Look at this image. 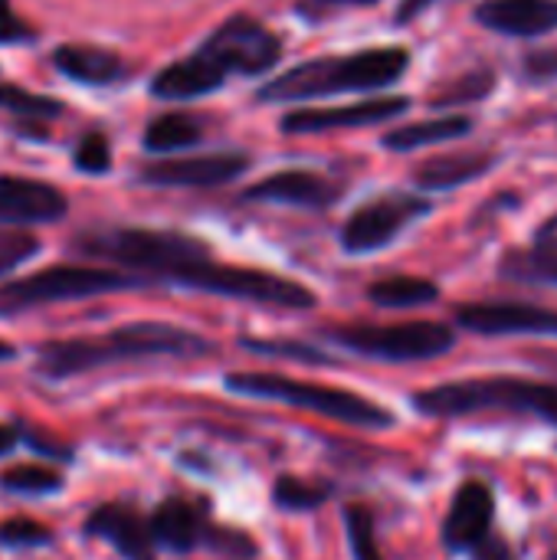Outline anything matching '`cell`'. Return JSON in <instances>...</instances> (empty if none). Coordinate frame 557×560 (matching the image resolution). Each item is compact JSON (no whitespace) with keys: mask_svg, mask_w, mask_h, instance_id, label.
<instances>
[{"mask_svg":"<svg viewBox=\"0 0 557 560\" xmlns=\"http://www.w3.org/2000/svg\"><path fill=\"white\" fill-rule=\"evenodd\" d=\"M210 341L167 322H128L108 335H82L66 341H46L36 348V374L46 381H66L76 374L148 361V358H204Z\"/></svg>","mask_w":557,"mask_h":560,"instance_id":"cell-1","label":"cell"},{"mask_svg":"<svg viewBox=\"0 0 557 560\" xmlns=\"http://www.w3.org/2000/svg\"><path fill=\"white\" fill-rule=\"evenodd\" d=\"M282 56V43L272 30L250 16L227 20L194 56L171 62L151 82L158 98H197L223 85L227 72L259 75Z\"/></svg>","mask_w":557,"mask_h":560,"instance_id":"cell-2","label":"cell"},{"mask_svg":"<svg viewBox=\"0 0 557 560\" xmlns=\"http://www.w3.org/2000/svg\"><path fill=\"white\" fill-rule=\"evenodd\" d=\"M414 410L430 420L466 417H529L557 427V384L515 374H483L437 384L410 397Z\"/></svg>","mask_w":557,"mask_h":560,"instance_id":"cell-3","label":"cell"},{"mask_svg":"<svg viewBox=\"0 0 557 560\" xmlns=\"http://www.w3.org/2000/svg\"><path fill=\"white\" fill-rule=\"evenodd\" d=\"M407 66H410V52L404 46H378V49H361L355 56H325L276 75L259 92V98L302 102L335 92H371L397 82L407 72Z\"/></svg>","mask_w":557,"mask_h":560,"instance_id":"cell-4","label":"cell"},{"mask_svg":"<svg viewBox=\"0 0 557 560\" xmlns=\"http://www.w3.org/2000/svg\"><path fill=\"white\" fill-rule=\"evenodd\" d=\"M79 253L95 256V259H108L118 262L125 269H131L144 285L148 282H167L177 285L181 276L187 269H194L197 262L210 259L207 243L187 236V233H174V230H102V233H89L76 243Z\"/></svg>","mask_w":557,"mask_h":560,"instance_id":"cell-5","label":"cell"},{"mask_svg":"<svg viewBox=\"0 0 557 560\" xmlns=\"http://www.w3.org/2000/svg\"><path fill=\"white\" fill-rule=\"evenodd\" d=\"M227 390L240 394V397H256V400H276L295 410H309L318 413L325 420L355 427V430H391L397 423V417L355 390L345 387H328V384H312V381H299V377H286V374H227Z\"/></svg>","mask_w":557,"mask_h":560,"instance_id":"cell-6","label":"cell"},{"mask_svg":"<svg viewBox=\"0 0 557 560\" xmlns=\"http://www.w3.org/2000/svg\"><path fill=\"white\" fill-rule=\"evenodd\" d=\"M325 338L348 354L387 364L437 361L456 348V328L443 322H397V325H338Z\"/></svg>","mask_w":557,"mask_h":560,"instance_id":"cell-7","label":"cell"},{"mask_svg":"<svg viewBox=\"0 0 557 560\" xmlns=\"http://www.w3.org/2000/svg\"><path fill=\"white\" fill-rule=\"evenodd\" d=\"M138 285L144 282L131 272L95 269V266H49V269H39L33 276L0 285V315H20L39 305L92 299L102 292H121V289H138Z\"/></svg>","mask_w":557,"mask_h":560,"instance_id":"cell-8","label":"cell"},{"mask_svg":"<svg viewBox=\"0 0 557 560\" xmlns=\"http://www.w3.org/2000/svg\"><path fill=\"white\" fill-rule=\"evenodd\" d=\"M177 285L194 289V292H207V295L240 299V302L292 308V312H309L318 305L315 292L295 279L263 272V269H246V266H227V262H217L213 256L197 262L194 269H187Z\"/></svg>","mask_w":557,"mask_h":560,"instance_id":"cell-9","label":"cell"},{"mask_svg":"<svg viewBox=\"0 0 557 560\" xmlns=\"http://www.w3.org/2000/svg\"><path fill=\"white\" fill-rule=\"evenodd\" d=\"M148 528H151L154 548L171 551V555H187L197 548H210L233 560H250L256 555V545L246 532L210 522V515L197 502L181 499V495L164 499L148 518Z\"/></svg>","mask_w":557,"mask_h":560,"instance_id":"cell-10","label":"cell"},{"mask_svg":"<svg viewBox=\"0 0 557 560\" xmlns=\"http://www.w3.org/2000/svg\"><path fill=\"white\" fill-rule=\"evenodd\" d=\"M433 210V203L427 197L417 194H381L368 203H361L341 226V246L351 256H364V253H378L384 246H391L407 226H414L417 220H423Z\"/></svg>","mask_w":557,"mask_h":560,"instance_id":"cell-11","label":"cell"},{"mask_svg":"<svg viewBox=\"0 0 557 560\" xmlns=\"http://www.w3.org/2000/svg\"><path fill=\"white\" fill-rule=\"evenodd\" d=\"M453 318L483 338H557V308L529 302H466Z\"/></svg>","mask_w":557,"mask_h":560,"instance_id":"cell-12","label":"cell"},{"mask_svg":"<svg viewBox=\"0 0 557 560\" xmlns=\"http://www.w3.org/2000/svg\"><path fill=\"white\" fill-rule=\"evenodd\" d=\"M496 489L483 479H463L440 525L443 548L450 555H469L489 532H496Z\"/></svg>","mask_w":557,"mask_h":560,"instance_id":"cell-13","label":"cell"},{"mask_svg":"<svg viewBox=\"0 0 557 560\" xmlns=\"http://www.w3.org/2000/svg\"><path fill=\"white\" fill-rule=\"evenodd\" d=\"M250 167L243 151H220V154H194V158H167L141 167L144 184L158 187H217L240 177Z\"/></svg>","mask_w":557,"mask_h":560,"instance_id":"cell-14","label":"cell"},{"mask_svg":"<svg viewBox=\"0 0 557 560\" xmlns=\"http://www.w3.org/2000/svg\"><path fill=\"white\" fill-rule=\"evenodd\" d=\"M82 535L112 545L125 560H158L148 518H141L138 509H131V505L112 502V505L92 509L82 525Z\"/></svg>","mask_w":557,"mask_h":560,"instance_id":"cell-15","label":"cell"},{"mask_svg":"<svg viewBox=\"0 0 557 560\" xmlns=\"http://www.w3.org/2000/svg\"><path fill=\"white\" fill-rule=\"evenodd\" d=\"M410 108V98H371V102H355L345 108H299L282 118L286 131L309 135V131H335V128H361V125H378L387 118H397Z\"/></svg>","mask_w":557,"mask_h":560,"instance_id":"cell-16","label":"cell"},{"mask_svg":"<svg viewBox=\"0 0 557 560\" xmlns=\"http://www.w3.org/2000/svg\"><path fill=\"white\" fill-rule=\"evenodd\" d=\"M66 217L62 190L26 180V177H0V223L30 226V223H56Z\"/></svg>","mask_w":557,"mask_h":560,"instance_id":"cell-17","label":"cell"},{"mask_svg":"<svg viewBox=\"0 0 557 560\" xmlns=\"http://www.w3.org/2000/svg\"><path fill=\"white\" fill-rule=\"evenodd\" d=\"M476 20L502 36H545L557 30V0H483Z\"/></svg>","mask_w":557,"mask_h":560,"instance_id":"cell-18","label":"cell"},{"mask_svg":"<svg viewBox=\"0 0 557 560\" xmlns=\"http://www.w3.org/2000/svg\"><path fill=\"white\" fill-rule=\"evenodd\" d=\"M338 184H332L322 174L312 171H279L259 184H253L243 197L246 200H266V203H289L305 210H325L338 200Z\"/></svg>","mask_w":557,"mask_h":560,"instance_id":"cell-19","label":"cell"},{"mask_svg":"<svg viewBox=\"0 0 557 560\" xmlns=\"http://www.w3.org/2000/svg\"><path fill=\"white\" fill-rule=\"evenodd\" d=\"M496 154L492 151H460V154H440L423 161L414 171V180L427 190H453L460 184H469L483 174H489L496 167Z\"/></svg>","mask_w":557,"mask_h":560,"instance_id":"cell-20","label":"cell"},{"mask_svg":"<svg viewBox=\"0 0 557 560\" xmlns=\"http://www.w3.org/2000/svg\"><path fill=\"white\" fill-rule=\"evenodd\" d=\"M53 62L59 72H66L69 79L85 82V85H108V82H118L125 75V62L115 52L98 49V46L66 43L53 52Z\"/></svg>","mask_w":557,"mask_h":560,"instance_id":"cell-21","label":"cell"},{"mask_svg":"<svg viewBox=\"0 0 557 560\" xmlns=\"http://www.w3.org/2000/svg\"><path fill=\"white\" fill-rule=\"evenodd\" d=\"M368 299L381 308H423L440 299V285L420 276H387L368 285Z\"/></svg>","mask_w":557,"mask_h":560,"instance_id":"cell-22","label":"cell"},{"mask_svg":"<svg viewBox=\"0 0 557 560\" xmlns=\"http://www.w3.org/2000/svg\"><path fill=\"white\" fill-rule=\"evenodd\" d=\"M473 121L466 115H450V118H433V121H417V125H404L384 135V148L391 151H414L423 144H437V141H453L469 135Z\"/></svg>","mask_w":557,"mask_h":560,"instance_id":"cell-23","label":"cell"},{"mask_svg":"<svg viewBox=\"0 0 557 560\" xmlns=\"http://www.w3.org/2000/svg\"><path fill=\"white\" fill-rule=\"evenodd\" d=\"M499 276L525 285H557V253L545 249H509L499 262Z\"/></svg>","mask_w":557,"mask_h":560,"instance_id":"cell-24","label":"cell"},{"mask_svg":"<svg viewBox=\"0 0 557 560\" xmlns=\"http://www.w3.org/2000/svg\"><path fill=\"white\" fill-rule=\"evenodd\" d=\"M200 141V121L194 115L184 112H167L161 118H154L144 131V148L151 154H167V151H181L187 144Z\"/></svg>","mask_w":557,"mask_h":560,"instance_id":"cell-25","label":"cell"},{"mask_svg":"<svg viewBox=\"0 0 557 560\" xmlns=\"http://www.w3.org/2000/svg\"><path fill=\"white\" fill-rule=\"evenodd\" d=\"M0 489L20 499H43V495H56L62 489V476L49 466H36V463H20L0 472Z\"/></svg>","mask_w":557,"mask_h":560,"instance_id":"cell-26","label":"cell"},{"mask_svg":"<svg viewBox=\"0 0 557 560\" xmlns=\"http://www.w3.org/2000/svg\"><path fill=\"white\" fill-rule=\"evenodd\" d=\"M332 482L299 479V476H279L272 486V502L282 512H315L332 499Z\"/></svg>","mask_w":557,"mask_h":560,"instance_id":"cell-27","label":"cell"},{"mask_svg":"<svg viewBox=\"0 0 557 560\" xmlns=\"http://www.w3.org/2000/svg\"><path fill=\"white\" fill-rule=\"evenodd\" d=\"M345 532H348V545H351V558L355 560H384L381 541H378V522L374 512L361 502H351L345 509Z\"/></svg>","mask_w":557,"mask_h":560,"instance_id":"cell-28","label":"cell"},{"mask_svg":"<svg viewBox=\"0 0 557 560\" xmlns=\"http://www.w3.org/2000/svg\"><path fill=\"white\" fill-rule=\"evenodd\" d=\"M0 108L20 115V118H56L62 112V105L49 95H36V92H26L20 85H0Z\"/></svg>","mask_w":557,"mask_h":560,"instance_id":"cell-29","label":"cell"},{"mask_svg":"<svg viewBox=\"0 0 557 560\" xmlns=\"http://www.w3.org/2000/svg\"><path fill=\"white\" fill-rule=\"evenodd\" d=\"M492 89H496V72H492V69H479V72H469V75L456 79L450 89L437 92V95H433V105L446 108V105H466V102H479V98H486Z\"/></svg>","mask_w":557,"mask_h":560,"instance_id":"cell-30","label":"cell"},{"mask_svg":"<svg viewBox=\"0 0 557 560\" xmlns=\"http://www.w3.org/2000/svg\"><path fill=\"white\" fill-rule=\"evenodd\" d=\"M246 351H256V354H272V358H292V361H302V364H335V358L309 348V345H299V341H266V338H243L240 341Z\"/></svg>","mask_w":557,"mask_h":560,"instance_id":"cell-31","label":"cell"},{"mask_svg":"<svg viewBox=\"0 0 557 560\" xmlns=\"http://www.w3.org/2000/svg\"><path fill=\"white\" fill-rule=\"evenodd\" d=\"M49 528H43L39 522H30V518H10V522H0V548H10V551H26V548H43L49 545Z\"/></svg>","mask_w":557,"mask_h":560,"instance_id":"cell-32","label":"cell"},{"mask_svg":"<svg viewBox=\"0 0 557 560\" xmlns=\"http://www.w3.org/2000/svg\"><path fill=\"white\" fill-rule=\"evenodd\" d=\"M39 253V240L23 230H0V276L13 272Z\"/></svg>","mask_w":557,"mask_h":560,"instance_id":"cell-33","label":"cell"},{"mask_svg":"<svg viewBox=\"0 0 557 560\" xmlns=\"http://www.w3.org/2000/svg\"><path fill=\"white\" fill-rule=\"evenodd\" d=\"M76 167L85 174H105L112 167V154L102 135H85L82 144L76 148Z\"/></svg>","mask_w":557,"mask_h":560,"instance_id":"cell-34","label":"cell"},{"mask_svg":"<svg viewBox=\"0 0 557 560\" xmlns=\"http://www.w3.org/2000/svg\"><path fill=\"white\" fill-rule=\"evenodd\" d=\"M522 72H525L529 82H552V79H557V46L525 52Z\"/></svg>","mask_w":557,"mask_h":560,"instance_id":"cell-35","label":"cell"},{"mask_svg":"<svg viewBox=\"0 0 557 560\" xmlns=\"http://www.w3.org/2000/svg\"><path fill=\"white\" fill-rule=\"evenodd\" d=\"M469 560H519V551L512 548V541L496 528V532H489L469 555Z\"/></svg>","mask_w":557,"mask_h":560,"instance_id":"cell-36","label":"cell"},{"mask_svg":"<svg viewBox=\"0 0 557 560\" xmlns=\"http://www.w3.org/2000/svg\"><path fill=\"white\" fill-rule=\"evenodd\" d=\"M30 36H33V30L13 13L10 0H0V43H23Z\"/></svg>","mask_w":557,"mask_h":560,"instance_id":"cell-37","label":"cell"},{"mask_svg":"<svg viewBox=\"0 0 557 560\" xmlns=\"http://www.w3.org/2000/svg\"><path fill=\"white\" fill-rule=\"evenodd\" d=\"M535 249L557 253V213L555 217H548V220L535 230Z\"/></svg>","mask_w":557,"mask_h":560,"instance_id":"cell-38","label":"cell"},{"mask_svg":"<svg viewBox=\"0 0 557 560\" xmlns=\"http://www.w3.org/2000/svg\"><path fill=\"white\" fill-rule=\"evenodd\" d=\"M433 0H404L401 10H397V23H410L414 16H420Z\"/></svg>","mask_w":557,"mask_h":560,"instance_id":"cell-39","label":"cell"},{"mask_svg":"<svg viewBox=\"0 0 557 560\" xmlns=\"http://www.w3.org/2000/svg\"><path fill=\"white\" fill-rule=\"evenodd\" d=\"M16 446H20V433H16V427L0 423V456H10Z\"/></svg>","mask_w":557,"mask_h":560,"instance_id":"cell-40","label":"cell"},{"mask_svg":"<svg viewBox=\"0 0 557 560\" xmlns=\"http://www.w3.org/2000/svg\"><path fill=\"white\" fill-rule=\"evenodd\" d=\"M325 3H345V7H371L378 0H325Z\"/></svg>","mask_w":557,"mask_h":560,"instance_id":"cell-41","label":"cell"},{"mask_svg":"<svg viewBox=\"0 0 557 560\" xmlns=\"http://www.w3.org/2000/svg\"><path fill=\"white\" fill-rule=\"evenodd\" d=\"M16 358V351H13V345H7V341H0V361H13Z\"/></svg>","mask_w":557,"mask_h":560,"instance_id":"cell-42","label":"cell"},{"mask_svg":"<svg viewBox=\"0 0 557 560\" xmlns=\"http://www.w3.org/2000/svg\"><path fill=\"white\" fill-rule=\"evenodd\" d=\"M548 560H557V535H555V541H552V551H548Z\"/></svg>","mask_w":557,"mask_h":560,"instance_id":"cell-43","label":"cell"}]
</instances>
